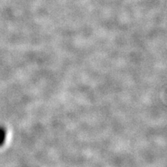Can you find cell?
Masks as SVG:
<instances>
[{"mask_svg": "<svg viewBox=\"0 0 167 167\" xmlns=\"http://www.w3.org/2000/svg\"><path fill=\"white\" fill-rule=\"evenodd\" d=\"M7 137V131L2 126H0V146H2L4 144Z\"/></svg>", "mask_w": 167, "mask_h": 167, "instance_id": "cell-1", "label": "cell"}]
</instances>
